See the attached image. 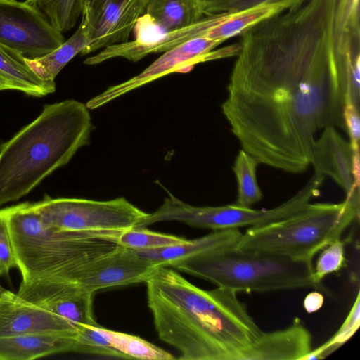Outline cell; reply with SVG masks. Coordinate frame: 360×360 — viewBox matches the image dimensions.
Segmentation results:
<instances>
[{"label":"cell","mask_w":360,"mask_h":360,"mask_svg":"<svg viewBox=\"0 0 360 360\" xmlns=\"http://www.w3.org/2000/svg\"><path fill=\"white\" fill-rule=\"evenodd\" d=\"M38 8L60 32L70 30L82 15L84 0H25Z\"/></svg>","instance_id":"d4e9b609"},{"label":"cell","mask_w":360,"mask_h":360,"mask_svg":"<svg viewBox=\"0 0 360 360\" xmlns=\"http://www.w3.org/2000/svg\"><path fill=\"white\" fill-rule=\"evenodd\" d=\"M325 178L314 173L296 194L278 206L269 210H255L235 203L221 206H193L169 193L162 205L154 212L148 214L138 228L172 221L213 231L264 225L290 216L309 203L319 194Z\"/></svg>","instance_id":"52a82bcc"},{"label":"cell","mask_w":360,"mask_h":360,"mask_svg":"<svg viewBox=\"0 0 360 360\" xmlns=\"http://www.w3.org/2000/svg\"><path fill=\"white\" fill-rule=\"evenodd\" d=\"M146 0H94L84 8L89 17L90 44L81 53L128 41L138 20L143 15Z\"/></svg>","instance_id":"7c38bea8"},{"label":"cell","mask_w":360,"mask_h":360,"mask_svg":"<svg viewBox=\"0 0 360 360\" xmlns=\"http://www.w3.org/2000/svg\"><path fill=\"white\" fill-rule=\"evenodd\" d=\"M359 216V191L338 203L309 202L285 218L249 228L236 247L312 262L314 256L340 239Z\"/></svg>","instance_id":"8992f818"},{"label":"cell","mask_w":360,"mask_h":360,"mask_svg":"<svg viewBox=\"0 0 360 360\" xmlns=\"http://www.w3.org/2000/svg\"><path fill=\"white\" fill-rule=\"evenodd\" d=\"M43 224L62 231H123L148 216L124 198L98 201L46 196L32 202Z\"/></svg>","instance_id":"ba28073f"},{"label":"cell","mask_w":360,"mask_h":360,"mask_svg":"<svg viewBox=\"0 0 360 360\" xmlns=\"http://www.w3.org/2000/svg\"><path fill=\"white\" fill-rule=\"evenodd\" d=\"M13 89L10 83L0 75V91Z\"/></svg>","instance_id":"836d02e7"},{"label":"cell","mask_w":360,"mask_h":360,"mask_svg":"<svg viewBox=\"0 0 360 360\" xmlns=\"http://www.w3.org/2000/svg\"><path fill=\"white\" fill-rule=\"evenodd\" d=\"M78 329L65 319L5 290L0 293V338L49 333L75 338Z\"/></svg>","instance_id":"4fadbf2b"},{"label":"cell","mask_w":360,"mask_h":360,"mask_svg":"<svg viewBox=\"0 0 360 360\" xmlns=\"http://www.w3.org/2000/svg\"><path fill=\"white\" fill-rule=\"evenodd\" d=\"M75 338L49 333L0 338V360H32L71 352Z\"/></svg>","instance_id":"e0dca14e"},{"label":"cell","mask_w":360,"mask_h":360,"mask_svg":"<svg viewBox=\"0 0 360 360\" xmlns=\"http://www.w3.org/2000/svg\"><path fill=\"white\" fill-rule=\"evenodd\" d=\"M0 75L12 89L34 96L41 97L56 90L55 81L39 78L27 64L25 57L0 44Z\"/></svg>","instance_id":"7402d4cb"},{"label":"cell","mask_w":360,"mask_h":360,"mask_svg":"<svg viewBox=\"0 0 360 360\" xmlns=\"http://www.w3.org/2000/svg\"><path fill=\"white\" fill-rule=\"evenodd\" d=\"M71 352L123 359L121 354L112 347L104 328L98 324L83 326L80 328Z\"/></svg>","instance_id":"4316f807"},{"label":"cell","mask_w":360,"mask_h":360,"mask_svg":"<svg viewBox=\"0 0 360 360\" xmlns=\"http://www.w3.org/2000/svg\"><path fill=\"white\" fill-rule=\"evenodd\" d=\"M360 323V298L357 292L355 301L338 330L324 344L311 349L304 360L323 359L349 340Z\"/></svg>","instance_id":"83f0119b"},{"label":"cell","mask_w":360,"mask_h":360,"mask_svg":"<svg viewBox=\"0 0 360 360\" xmlns=\"http://www.w3.org/2000/svg\"><path fill=\"white\" fill-rule=\"evenodd\" d=\"M90 25L87 13L82 11L81 22L75 32L51 53L34 59L25 58L27 64L41 79L55 81L60 70L90 44Z\"/></svg>","instance_id":"ffe728a7"},{"label":"cell","mask_w":360,"mask_h":360,"mask_svg":"<svg viewBox=\"0 0 360 360\" xmlns=\"http://www.w3.org/2000/svg\"><path fill=\"white\" fill-rule=\"evenodd\" d=\"M312 349V337L296 318L282 330L262 332L238 360H304Z\"/></svg>","instance_id":"2e32d148"},{"label":"cell","mask_w":360,"mask_h":360,"mask_svg":"<svg viewBox=\"0 0 360 360\" xmlns=\"http://www.w3.org/2000/svg\"><path fill=\"white\" fill-rule=\"evenodd\" d=\"M6 289L0 283V293L4 292Z\"/></svg>","instance_id":"8d00e7d4"},{"label":"cell","mask_w":360,"mask_h":360,"mask_svg":"<svg viewBox=\"0 0 360 360\" xmlns=\"http://www.w3.org/2000/svg\"><path fill=\"white\" fill-rule=\"evenodd\" d=\"M314 173L331 178L351 196L359 188L354 186L352 169V151L347 142L334 127L323 129L316 138L311 152V163Z\"/></svg>","instance_id":"9a60e30c"},{"label":"cell","mask_w":360,"mask_h":360,"mask_svg":"<svg viewBox=\"0 0 360 360\" xmlns=\"http://www.w3.org/2000/svg\"><path fill=\"white\" fill-rule=\"evenodd\" d=\"M301 0H215L202 5L205 15L233 13L266 3Z\"/></svg>","instance_id":"4dcf8cb0"},{"label":"cell","mask_w":360,"mask_h":360,"mask_svg":"<svg viewBox=\"0 0 360 360\" xmlns=\"http://www.w3.org/2000/svg\"><path fill=\"white\" fill-rule=\"evenodd\" d=\"M157 267L133 250L121 247L92 264L78 285L95 293L103 288L144 282Z\"/></svg>","instance_id":"5bb4252c"},{"label":"cell","mask_w":360,"mask_h":360,"mask_svg":"<svg viewBox=\"0 0 360 360\" xmlns=\"http://www.w3.org/2000/svg\"><path fill=\"white\" fill-rule=\"evenodd\" d=\"M259 162L243 149L239 150L232 169L237 181V199L235 204L251 207L263 198L258 185L256 172Z\"/></svg>","instance_id":"603a6c76"},{"label":"cell","mask_w":360,"mask_h":360,"mask_svg":"<svg viewBox=\"0 0 360 360\" xmlns=\"http://www.w3.org/2000/svg\"><path fill=\"white\" fill-rule=\"evenodd\" d=\"M346 131L349 134V143L352 151V169L354 186H360V119L359 108L351 101L347 102L343 112Z\"/></svg>","instance_id":"f546056e"},{"label":"cell","mask_w":360,"mask_h":360,"mask_svg":"<svg viewBox=\"0 0 360 360\" xmlns=\"http://www.w3.org/2000/svg\"><path fill=\"white\" fill-rule=\"evenodd\" d=\"M17 294L72 323L78 330L98 324L93 312L94 292L77 283L37 278L22 281Z\"/></svg>","instance_id":"30bf717a"},{"label":"cell","mask_w":360,"mask_h":360,"mask_svg":"<svg viewBox=\"0 0 360 360\" xmlns=\"http://www.w3.org/2000/svg\"><path fill=\"white\" fill-rule=\"evenodd\" d=\"M94 0H84V7L89 6Z\"/></svg>","instance_id":"e575fe53"},{"label":"cell","mask_w":360,"mask_h":360,"mask_svg":"<svg viewBox=\"0 0 360 360\" xmlns=\"http://www.w3.org/2000/svg\"><path fill=\"white\" fill-rule=\"evenodd\" d=\"M324 302V297L321 292L314 291L309 293L304 298L303 307L307 312L313 313L318 311Z\"/></svg>","instance_id":"d6a6232c"},{"label":"cell","mask_w":360,"mask_h":360,"mask_svg":"<svg viewBox=\"0 0 360 360\" xmlns=\"http://www.w3.org/2000/svg\"><path fill=\"white\" fill-rule=\"evenodd\" d=\"M221 44L205 37L188 41L164 53L143 71L120 84L111 86L85 104L89 110L99 108L124 94L173 72H186L207 61V53Z\"/></svg>","instance_id":"8fae6325"},{"label":"cell","mask_w":360,"mask_h":360,"mask_svg":"<svg viewBox=\"0 0 360 360\" xmlns=\"http://www.w3.org/2000/svg\"><path fill=\"white\" fill-rule=\"evenodd\" d=\"M301 1L266 3L237 12L223 13L221 21L209 29L205 37L222 43L229 38L240 35L257 23L298 4Z\"/></svg>","instance_id":"44dd1931"},{"label":"cell","mask_w":360,"mask_h":360,"mask_svg":"<svg viewBox=\"0 0 360 360\" xmlns=\"http://www.w3.org/2000/svg\"><path fill=\"white\" fill-rule=\"evenodd\" d=\"M22 281L37 278L77 283L96 261L122 247L120 231H62L45 226L32 202L0 210Z\"/></svg>","instance_id":"277c9868"},{"label":"cell","mask_w":360,"mask_h":360,"mask_svg":"<svg viewBox=\"0 0 360 360\" xmlns=\"http://www.w3.org/2000/svg\"><path fill=\"white\" fill-rule=\"evenodd\" d=\"M116 240L121 246L134 250L165 248L188 240L182 237L151 231L145 227L120 231Z\"/></svg>","instance_id":"484cf974"},{"label":"cell","mask_w":360,"mask_h":360,"mask_svg":"<svg viewBox=\"0 0 360 360\" xmlns=\"http://www.w3.org/2000/svg\"><path fill=\"white\" fill-rule=\"evenodd\" d=\"M242 233L238 229L214 231L201 238L165 248L134 250L139 257L157 266H167L169 263L205 250L236 245Z\"/></svg>","instance_id":"d6986e66"},{"label":"cell","mask_w":360,"mask_h":360,"mask_svg":"<svg viewBox=\"0 0 360 360\" xmlns=\"http://www.w3.org/2000/svg\"><path fill=\"white\" fill-rule=\"evenodd\" d=\"M144 282L158 335L179 359L238 360L262 332L232 290H202L165 266Z\"/></svg>","instance_id":"7a4b0ae2"},{"label":"cell","mask_w":360,"mask_h":360,"mask_svg":"<svg viewBox=\"0 0 360 360\" xmlns=\"http://www.w3.org/2000/svg\"><path fill=\"white\" fill-rule=\"evenodd\" d=\"M236 292L314 288L326 292L313 276L312 262L234 246L213 248L167 266Z\"/></svg>","instance_id":"5b68a950"},{"label":"cell","mask_w":360,"mask_h":360,"mask_svg":"<svg viewBox=\"0 0 360 360\" xmlns=\"http://www.w3.org/2000/svg\"><path fill=\"white\" fill-rule=\"evenodd\" d=\"M112 347L123 359L143 360H172L175 358L169 352L152 343L133 335L104 328Z\"/></svg>","instance_id":"cb8c5ba5"},{"label":"cell","mask_w":360,"mask_h":360,"mask_svg":"<svg viewBox=\"0 0 360 360\" xmlns=\"http://www.w3.org/2000/svg\"><path fill=\"white\" fill-rule=\"evenodd\" d=\"M56 29L36 6L26 1L0 0V44L25 58L44 56L64 41Z\"/></svg>","instance_id":"9c48e42d"},{"label":"cell","mask_w":360,"mask_h":360,"mask_svg":"<svg viewBox=\"0 0 360 360\" xmlns=\"http://www.w3.org/2000/svg\"><path fill=\"white\" fill-rule=\"evenodd\" d=\"M202 5H204L205 4L215 1V0H200Z\"/></svg>","instance_id":"d590c367"},{"label":"cell","mask_w":360,"mask_h":360,"mask_svg":"<svg viewBox=\"0 0 360 360\" xmlns=\"http://www.w3.org/2000/svg\"><path fill=\"white\" fill-rule=\"evenodd\" d=\"M345 263V243L340 238L328 245L320 253L313 271L314 280L321 283L326 276L338 271Z\"/></svg>","instance_id":"f1b7e54d"},{"label":"cell","mask_w":360,"mask_h":360,"mask_svg":"<svg viewBox=\"0 0 360 360\" xmlns=\"http://www.w3.org/2000/svg\"><path fill=\"white\" fill-rule=\"evenodd\" d=\"M337 2L302 0L240 34L221 110L259 164L302 173L319 130L346 131L345 105L360 93V31L336 19Z\"/></svg>","instance_id":"6da1fadb"},{"label":"cell","mask_w":360,"mask_h":360,"mask_svg":"<svg viewBox=\"0 0 360 360\" xmlns=\"http://www.w3.org/2000/svg\"><path fill=\"white\" fill-rule=\"evenodd\" d=\"M205 15L200 0H146L141 18L167 32L190 26Z\"/></svg>","instance_id":"ac0fdd59"},{"label":"cell","mask_w":360,"mask_h":360,"mask_svg":"<svg viewBox=\"0 0 360 360\" xmlns=\"http://www.w3.org/2000/svg\"><path fill=\"white\" fill-rule=\"evenodd\" d=\"M17 268V262L6 224L0 219V278H9L11 269Z\"/></svg>","instance_id":"1f68e13d"},{"label":"cell","mask_w":360,"mask_h":360,"mask_svg":"<svg viewBox=\"0 0 360 360\" xmlns=\"http://www.w3.org/2000/svg\"><path fill=\"white\" fill-rule=\"evenodd\" d=\"M86 105L73 99L44 106L39 115L0 146V206L28 194L89 142Z\"/></svg>","instance_id":"3957f363"}]
</instances>
